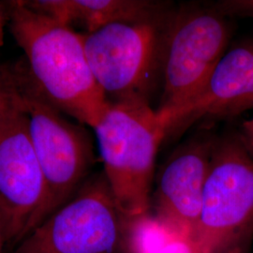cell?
<instances>
[{
    "label": "cell",
    "instance_id": "8992f818",
    "mask_svg": "<svg viewBox=\"0 0 253 253\" xmlns=\"http://www.w3.org/2000/svg\"><path fill=\"white\" fill-rule=\"evenodd\" d=\"M231 30L214 9H190L170 21L163 34V93L158 111L180 105L207 82L225 54Z\"/></svg>",
    "mask_w": 253,
    "mask_h": 253
},
{
    "label": "cell",
    "instance_id": "ac0fdd59",
    "mask_svg": "<svg viewBox=\"0 0 253 253\" xmlns=\"http://www.w3.org/2000/svg\"><path fill=\"white\" fill-rule=\"evenodd\" d=\"M5 246H6L5 229H4V225H3L2 217H1V215H0V253H2V251H3Z\"/></svg>",
    "mask_w": 253,
    "mask_h": 253
},
{
    "label": "cell",
    "instance_id": "2e32d148",
    "mask_svg": "<svg viewBox=\"0 0 253 253\" xmlns=\"http://www.w3.org/2000/svg\"><path fill=\"white\" fill-rule=\"evenodd\" d=\"M157 253H195V252L189 240L179 238L167 245Z\"/></svg>",
    "mask_w": 253,
    "mask_h": 253
},
{
    "label": "cell",
    "instance_id": "6da1fadb",
    "mask_svg": "<svg viewBox=\"0 0 253 253\" xmlns=\"http://www.w3.org/2000/svg\"><path fill=\"white\" fill-rule=\"evenodd\" d=\"M8 5L10 32L41 95L79 124L98 126L111 102L92 73L81 33L28 9L21 0Z\"/></svg>",
    "mask_w": 253,
    "mask_h": 253
},
{
    "label": "cell",
    "instance_id": "277c9868",
    "mask_svg": "<svg viewBox=\"0 0 253 253\" xmlns=\"http://www.w3.org/2000/svg\"><path fill=\"white\" fill-rule=\"evenodd\" d=\"M128 221L100 172L84 181L11 253H128Z\"/></svg>",
    "mask_w": 253,
    "mask_h": 253
},
{
    "label": "cell",
    "instance_id": "d6986e66",
    "mask_svg": "<svg viewBox=\"0 0 253 253\" xmlns=\"http://www.w3.org/2000/svg\"><path fill=\"white\" fill-rule=\"evenodd\" d=\"M244 253L243 250H235V251H232V252H228V253Z\"/></svg>",
    "mask_w": 253,
    "mask_h": 253
},
{
    "label": "cell",
    "instance_id": "52a82bcc",
    "mask_svg": "<svg viewBox=\"0 0 253 253\" xmlns=\"http://www.w3.org/2000/svg\"><path fill=\"white\" fill-rule=\"evenodd\" d=\"M28 133L45 179L49 215L61 208L86 180L93 148L86 130L50 105L30 77L25 93Z\"/></svg>",
    "mask_w": 253,
    "mask_h": 253
},
{
    "label": "cell",
    "instance_id": "5b68a950",
    "mask_svg": "<svg viewBox=\"0 0 253 253\" xmlns=\"http://www.w3.org/2000/svg\"><path fill=\"white\" fill-rule=\"evenodd\" d=\"M161 24H113L81 33L92 73L110 102H148L159 66Z\"/></svg>",
    "mask_w": 253,
    "mask_h": 253
},
{
    "label": "cell",
    "instance_id": "7a4b0ae2",
    "mask_svg": "<svg viewBox=\"0 0 253 253\" xmlns=\"http://www.w3.org/2000/svg\"><path fill=\"white\" fill-rule=\"evenodd\" d=\"M103 173L118 208L128 218L151 207L156 157L165 131L148 102H111L94 127Z\"/></svg>",
    "mask_w": 253,
    "mask_h": 253
},
{
    "label": "cell",
    "instance_id": "e0dca14e",
    "mask_svg": "<svg viewBox=\"0 0 253 253\" xmlns=\"http://www.w3.org/2000/svg\"><path fill=\"white\" fill-rule=\"evenodd\" d=\"M9 22V5L7 2H0V46L3 43L4 29Z\"/></svg>",
    "mask_w": 253,
    "mask_h": 253
},
{
    "label": "cell",
    "instance_id": "4fadbf2b",
    "mask_svg": "<svg viewBox=\"0 0 253 253\" xmlns=\"http://www.w3.org/2000/svg\"><path fill=\"white\" fill-rule=\"evenodd\" d=\"M29 80L24 58L0 66V126L14 114L25 111V93Z\"/></svg>",
    "mask_w": 253,
    "mask_h": 253
},
{
    "label": "cell",
    "instance_id": "3957f363",
    "mask_svg": "<svg viewBox=\"0 0 253 253\" xmlns=\"http://www.w3.org/2000/svg\"><path fill=\"white\" fill-rule=\"evenodd\" d=\"M253 230V159L238 135L217 138L190 243L195 253L243 250Z\"/></svg>",
    "mask_w": 253,
    "mask_h": 253
},
{
    "label": "cell",
    "instance_id": "30bf717a",
    "mask_svg": "<svg viewBox=\"0 0 253 253\" xmlns=\"http://www.w3.org/2000/svg\"><path fill=\"white\" fill-rule=\"evenodd\" d=\"M216 137L202 131L180 145L164 164L154 194L156 216L191 241Z\"/></svg>",
    "mask_w": 253,
    "mask_h": 253
},
{
    "label": "cell",
    "instance_id": "9a60e30c",
    "mask_svg": "<svg viewBox=\"0 0 253 253\" xmlns=\"http://www.w3.org/2000/svg\"><path fill=\"white\" fill-rule=\"evenodd\" d=\"M248 153L253 159V118L245 121L237 134Z\"/></svg>",
    "mask_w": 253,
    "mask_h": 253
},
{
    "label": "cell",
    "instance_id": "7c38bea8",
    "mask_svg": "<svg viewBox=\"0 0 253 253\" xmlns=\"http://www.w3.org/2000/svg\"><path fill=\"white\" fill-rule=\"evenodd\" d=\"M179 238L182 237L172 227L149 212L140 217L129 218L128 253H159Z\"/></svg>",
    "mask_w": 253,
    "mask_h": 253
},
{
    "label": "cell",
    "instance_id": "ba28073f",
    "mask_svg": "<svg viewBox=\"0 0 253 253\" xmlns=\"http://www.w3.org/2000/svg\"><path fill=\"white\" fill-rule=\"evenodd\" d=\"M0 215L13 249L49 215L45 179L28 133L25 111L0 126Z\"/></svg>",
    "mask_w": 253,
    "mask_h": 253
},
{
    "label": "cell",
    "instance_id": "5bb4252c",
    "mask_svg": "<svg viewBox=\"0 0 253 253\" xmlns=\"http://www.w3.org/2000/svg\"><path fill=\"white\" fill-rule=\"evenodd\" d=\"M212 9L217 10L223 16L236 15L253 17V0H226L219 1Z\"/></svg>",
    "mask_w": 253,
    "mask_h": 253
},
{
    "label": "cell",
    "instance_id": "9c48e42d",
    "mask_svg": "<svg viewBox=\"0 0 253 253\" xmlns=\"http://www.w3.org/2000/svg\"><path fill=\"white\" fill-rule=\"evenodd\" d=\"M253 108V50L238 47L223 55L204 85L189 100L156 111L165 138L203 120L235 117Z\"/></svg>",
    "mask_w": 253,
    "mask_h": 253
},
{
    "label": "cell",
    "instance_id": "8fae6325",
    "mask_svg": "<svg viewBox=\"0 0 253 253\" xmlns=\"http://www.w3.org/2000/svg\"><path fill=\"white\" fill-rule=\"evenodd\" d=\"M28 9L67 27L91 33L113 24H161L164 5L145 0H23Z\"/></svg>",
    "mask_w": 253,
    "mask_h": 253
}]
</instances>
